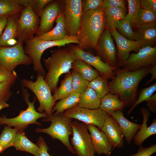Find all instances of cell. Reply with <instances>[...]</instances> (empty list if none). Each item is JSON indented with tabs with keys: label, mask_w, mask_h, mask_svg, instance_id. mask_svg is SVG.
Instances as JSON below:
<instances>
[{
	"label": "cell",
	"mask_w": 156,
	"mask_h": 156,
	"mask_svg": "<svg viewBox=\"0 0 156 156\" xmlns=\"http://www.w3.org/2000/svg\"><path fill=\"white\" fill-rule=\"evenodd\" d=\"M152 66L132 71L116 68L114 77L109 82V93L116 95L126 107L132 106L136 100L139 83L150 73Z\"/></svg>",
	"instance_id": "6da1fadb"
},
{
	"label": "cell",
	"mask_w": 156,
	"mask_h": 156,
	"mask_svg": "<svg viewBox=\"0 0 156 156\" xmlns=\"http://www.w3.org/2000/svg\"><path fill=\"white\" fill-rule=\"evenodd\" d=\"M105 20L102 7L83 13L76 36L78 46L81 49L95 50L99 40L105 29Z\"/></svg>",
	"instance_id": "7a4b0ae2"
},
{
	"label": "cell",
	"mask_w": 156,
	"mask_h": 156,
	"mask_svg": "<svg viewBox=\"0 0 156 156\" xmlns=\"http://www.w3.org/2000/svg\"><path fill=\"white\" fill-rule=\"evenodd\" d=\"M43 60L47 70L44 79L54 93L57 88L59 78L70 71L74 60L68 47L54 50L49 57Z\"/></svg>",
	"instance_id": "3957f363"
},
{
	"label": "cell",
	"mask_w": 156,
	"mask_h": 156,
	"mask_svg": "<svg viewBox=\"0 0 156 156\" xmlns=\"http://www.w3.org/2000/svg\"><path fill=\"white\" fill-rule=\"evenodd\" d=\"M25 41V53L31 59L34 70L44 77L46 73L42 64L41 59L45 50L55 46L65 47L66 44L71 43L79 44L76 36H70L63 40L54 41L42 40L37 37L33 36Z\"/></svg>",
	"instance_id": "277c9868"
},
{
	"label": "cell",
	"mask_w": 156,
	"mask_h": 156,
	"mask_svg": "<svg viewBox=\"0 0 156 156\" xmlns=\"http://www.w3.org/2000/svg\"><path fill=\"white\" fill-rule=\"evenodd\" d=\"M73 119L66 117L60 114L52 115L44 118L42 121H50L51 124L47 128H36L38 133H43L49 135L53 139H57L60 141L71 153L76 154V152L69 140L70 135H72V122Z\"/></svg>",
	"instance_id": "5b68a950"
},
{
	"label": "cell",
	"mask_w": 156,
	"mask_h": 156,
	"mask_svg": "<svg viewBox=\"0 0 156 156\" xmlns=\"http://www.w3.org/2000/svg\"><path fill=\"white\" fill-rule=\"evenodd\" d=\"M22 88V96L28 105L27 108L24 110H21L19 115L15 117L8 118L5 116H0V125H6L10 127H14L18 131H23L30 124H35L40 126L41 124L37 121V120L45 118L47 116L44 112L41 113L36 111L34 106L36 98L34 97L33 101L30 102L29 99L30 94L27 92V89L23 86Z\"/></svg>",
	"instance_id": "8992f818"
},
{
	"label": "cell",
	"mask_w": 156,
	"mask_h": 156,
	"mask_svg": "<svg viewBox=\"0 0 156 156\" xmlns=\"http://www.w3.org/2000/svg\"><path fill=\"white\" fill-rule=\"evenodd\" d=\"M44 76L38 73L36 80L33 81L24 79L22 80V86L31 90L38 99L39 106L37 111L43 113L44 111L47 116L52 115V109L55 104L51 89L44 79Z\"/></svg>",
	"instance_id": "52a82bcc"
},
{
	"label": "cell",
	"mask_w": 156,
	"mask_h": 156,
	"mask_svg": "<svg viewBox=\"0 0 156 156\" xmlns=\"http://www.w3.org/2000/svg\"><path fill=\"white\" fill-rule=\"evenodd\" d=\"M24 8L17 18L18 42L23 44L26 40L36 34L40 20L29 5L28 0H21Z\"/></svg>",
	"instance_id": "ba28073f"
},
{
	"label": "cell",
	"mask_w": 156,
	"mask_h": 156,
	"mask_svg": "<svg viewBox=\"0 0 156 156\" xmlns=\"http://www.w3.org/2000/svg\"><path fill=\"white\" fill-rule=\"evenodd\" d=\"M71 145L77 156H92L95 153L87 125L74 120L72 122Z\"/></svg>",
	"instance_id": "9c48e42d"
},
{
	"label": "cell",
	"mask_w": 156,
	"mask_h": 156,
	"mask_svg": "<svg viewBox=\"0 0 156 156\" xmlns=\"http://www.w3.org/2000/svg\"><path fill=\"white\" fill-rule=\"evenodd\" d=\"M23 44L18 42L12 47H0V66L12 72L19 65L32 64V59L25 53Z\"/></svg>",
	"instance_id": "30bf717a"
},
{
	"label": "cell",
	"mask_w": 156,
	"mask_h": 156,
	"mask_svg": "<svg viewBox=\"0 0 156 156\" xmlns=\"http://www.w3.org/2000/svg\"><path fill=\"white\" fill-rule=\"evenodd\" d=\"M73 60H81L95 68L100 75L112 79L115 76L114 70L118 67H112L103 61L99 56L95 55L81 49L77 45L68 47Z\"/></svg>",
	"instance_id": "8fae6325"
},
{
	"label": "cell",
	"mask_w": 156,
	"mask_h": 156,
	"mask_svg": "<svg viewBox=\"0 0 156 156\" xmlns=\"http://www.w3.org/2000/svg\"><path fill=\"white\" fill-rule=\"evenodd\" d=\"M63 12L66 29L69 36H76L83 12L81 0H64Z\"/></svg>",
	"instance_id": "7c38bea8"
},
{
	"label": "cell",
	"mask_w": 156,
	"mask_h": 156,
	"mask_svg": "<svg viewBox=\"0 0 156 156\" xmlns=\"http://www.w3.org/2000/svg\"><path fill=\"white\" fill-rule=\"evenodd\" d=\"M62 114L65 117L77 120L86 125L97 126L100 130L108 115L99 108L90 109L77 106L65 110Z\"/></svg>",
	"instance_id": "4fadbf2b"
},
{
	"label": "cell",
	"mask_w": 156,
	"mask_h": 156,
	"mask_svg": "<svg viewBox=\"0 0 156 156\" xmlns=\"http://www.w3.org/2000/svg\"><path fill=\"white\" fill-rule=\"evenodd\" d=\"M155 64L156 46H147L141 48L137 53L131 54L126 61L118 66L122 67L123 69L132 71Z\"/></svg>",
	"instance_id": "5bb4252c"
},
{
	"label": "cell",
	"mask_w": 156,
	"mask_h": 156,
	"mask_svg": "<svg viewBox=\"0 0 156 156\" xmlns=\"http://www.w3.org/2000/svg\"><path fill=\"white\" fill-rule=\"evenodd\" d=\"M97 55L109 66L118 67L116 50L109 29L105 28L99 40L95 49Z\"/></svg>",
	"instance_id": "9a60e30c"
},
{
	"label": "cell",
	"mask_w": 156,
	"mask_h": 156,
	"mask_svg": "<svg viewBox=\"0 0 156 156\" xmlns=\"http://www.w3.org/2000/svg\"><path fill=\"white\" fill-rule=\"evenodd\" d=\"M62 0H53L43 9L40 16L39 28L36 37L47 32L52 29L55 21L62 12Z\"/></svg>",
	"instance_id": "2e32d148"
},
{
	"label": "cell",
	"mask_w": 156,
	"mask_h": 156,
	"mask_svg": "<svg viewBox=\"0 0 156 156\" xmlns=\"http://www.w3.org/2000/svg\"><path fill=\"white\" fill-rule=\"evenodd\" d=\"M110 30L116 44L118 65L127 59L130 56V52L139 50L141 48V46L138 41L131 40L124 38L119 34L116 29H113Z\"/></svg>",
	"instance_id": "e0dca14e"
},
{
	"label": "cell",
	"mask_w": 156,
	"mask_h": 156,
	"mask_svg": "<svg viewBox=\"0 0 156 156\" xmlns=\"http://www.w3.org/2000/svg\"><path fill=\"white\" fill-rule=\"evenodd\" d=\"M101 130L106 135L112 148L124 147V135L118 122L112 116L108 114Z\"/></svg>",
	"instance_id": "ac0fdd59"
},
{
	"label": "cell",
	"mask_w": 156,
	"mask_h": 156,
	"mask_svg": "<svg viewBox=\"0 0 156 156\" xmlns=\"http://www.w3.org/2000/svg\"><path fill=\"white\" fill-rule=\"evenodd\" d=\"M87 126L95 153L98 155H109L112 147L106 135L94 125L87 124Z\"/></svg>",
	"instance_id": "d6986e66"
},
{
	"label": "cell",
	"mask_w": 156,
	"mask_h": 156,
	"mask_svg": "<svg viewBox=\"0 0 156 156\" xmlns=\"http://www.w3.org/2000/svg\"><path fill=\"white\" fill-rule=\"evenodd\" d=\"M140 111L143 117L142 123L133 139L135 145L139 146H142L143 142L148 138L156 134V119L154 118L151 125L148 127L147 122L150 115V111L144 107L141 109Z\"/></svg>",
	"instance_id": "ffe728a7"
},
{
	"label": "cell",
	"mask_w": 156,
	"mask_h": 156,
	"mask_svg": "<svg viewBox=\"0 0 156 156\" xmlns=\"http://www.w3.org/2000/svg\"><path fill=\"white\" fill-rule=\"evenodd\" d=\"M122 111L118 110L110 115L118 122L127 142L130 144L137 132L140 129L141 125L132 122L124 116Z\"/></svg>",
	"instance_id": "44dd1931"
},
{
	"label": "cell",
	"mask_w": 156,
	"mask_h": 156,
	"mask_svg": "<svg viewBox=\"0 0 156 156\" xmlns=\"http://www.w3.org/2000/svg\"><path fill=\"white\" fill-rule=\"evenodd\" d=\"M55 22L56 25L53 28L37 37L42 40L54 41L63 40L70 37L66 33L63 11L56 20Z\"/></svg>",
	"instance_id": "7402d4cb"
},
{
	"label": "cell",
	"mask_w": 156,
	"mask_h": 156,
	"mask_svg": "<svg viewBox=\"0 0 156 156\" xmlns=\"http://www.w3.org/2000/svg\"><path fill=\"white\" fill-rule=\"evenodd\" d=\"M14 146L17 150L26 152L35 156H39L41 152L38 145L29 140L23 131H17Z\"/></svg>",
	"instance_id": "603a6c76"
},
{
	"label": "cell",
	"mask_w": 156,
	"mask_h": 156,
	"mask_svg": "<svg viewBox=\"0 0 156 156\" xmlns=\"http://www.w3.org/2000/svg\"><path fill=\"white\" fill-rule=\"evenodd\" d=\"M125 107V103L116 95L108 93L101 99L99 108L110 115L117 110L122 111Z\"/></svg>",
	"instance_id": "cb8c5ba5"
},
{
	"label": "cell",
	"mask_w": 156,
	"mask_h": 156,
	"mask_svg": "<svg viewBox=\"0 0 156 156\" xmlns=\"http://www.w3.org/2000/svg\"><path fill=\"white\" fill-rule=\"evenodd\" d=\"M141 48L146 47H154L156 42V25L139 27L135 31Z\"/></svg>",
	"instance_id": "d4e9b609"
},
{
	"label": "cell",
	"mask_w": 156,
	"mask_h": 156,
	"mask_svg": "<svg viewBox=\"0 0 156 156\" xmlns=\"http://www.w3.org/2000/svg\"><path fill=\"white\" fill-rule=\"evenodd\" d=\"M105 20V28L116 29L117 22L125 18L126 9L120 7H108L103 9Z\"/></svg>",
	"instance_id": "484cf974"
},
{
	"label": "cell",
	"mask_w": 156,
	"mask_h": 156,
	"mask_svg": "<svg viewBox=\"0 0 156 156\" xmlns=\"http://www.w3.org/2000/svg\"><path fill=\"white\" fill-rule=\"evenodd\" d=\"M101 100L95 91L89 87L80 94L77 106L90 109H97L99 108Z\"/></svg>",
	"instance_id": "4316f807"
},
{
	"label": "cell",
	"mask_w": 156,
	"mask_h": 156,
	"mask_svg": "<svg viewBox=\"0 0 156 156\" xmlns=\"http://www.w3.org/2000/svg\"><path fill=\"white\" fill-rule=\"evenodd\" d=\"M24 8L21 0H0V16H17Z\"/></svg>",
	"instance_id": "83f0119b"
},
{
	"label": "cell",
	"mask_w": 156,
	"mask_h": 156,
	"mask_svg": "<svg viewBox=\"0 0 156 156\" xmlns=\"http://www.w3.org/2000/svg\"><path fill=\"white\" fill-rule=\"evenodd\" d=\"M18 17H9L4 31L0 37V47H7V44L8 41L11 39L17 38Z\"/></svg>",
	"instance_id": "f1b7e54d"
},
{
	"label": "cell",
	"mask_w": 156,
	"mask_h": 156,
	"mask_svg": "<svg viewBox=\"0 0 156 156\" xmlns=\"http://www.w3.org/2000/svg\"><path fill=\"white\" fill-rule=\"evenodd\" d=\"M80 94L73 92L66 97L55 103L52 109L54 115L62 114L66 110L77 106L78 104Z\"/></svg>",
	"instance_id": "f546056e"
},
{
	"label": "cell",
	"mask_w": 156,
	"mask_h": 156,
	"mask_svg": "<svg viewBox=\"0 0 156 156\" xmlns=\"http://www.w3.org/2000/svg\"><path fill=\"white\" fill-rule=\"evenodd\" d=\"M71 68L77 71L88 81L92 80L100 75L96 70L81 60H74L72 64Z\"/></svg>",
	"instance_id": "4dcf8cb0"
},
{
	"label": "cell",
	"mask_w": 156,
	"mask_h": 156,
	"mask_svg": "<svg viewBox=\"0 0 156 156\" xmlns=\"http://www.w3.org/2000/svg\"><path fill=\"white\" fill-rule=\"evenodd\" d=\"M72 92V77L70 71L66 74L64 78L60 82V86L53 93V96L56 101L66 97Z\"/></svg>",
	"instance_id": "1f68e13d"
},
{
	"label": "cell",
	"mask_w": 156,
	"mask_h": 156,
	"mask_svg": "<svg viewBox=\"0 0 156 156\" xmlns=\"http://www.w3.org/2000/svg\"><path fill=\"white\" fill-rule=\"evenodd\" d=\"M17 130L6 125L0 134V154L7 148L14 146Z\"/></svg>",
	"instance_id": "d6a6232c"
},
{
	"label": "cell",
	"mask_w": 156,
	"mask_h": 156,
	"mask_svg": "<svg viewBox=\"0 0 156 156\" xmlns=\"http://www.w3.org/2000/svg\"><path fill=\"white\" fill-rule=\"evenodd\" d=\"M89 87L95 91L98 96L101 99L109 92L108 79L105 77L99 75L89 81Z\"/></svg>",
	"instance_id": "836d02e7"
},
{
	"label": "cell",
	"mask_w": 156,
	"mask_h": 156,
	"mask_svg": "<svg viewBox=\"0 0 156 156\" xmlns=\"http://www.w3.org/2000/svg\"><path fill=\"white\" fill-rule=\"evenodd\" d=\"M129 12L125 18L129 21L133 30L139 27L138 12L140 8L139 0H127Z\"/></svg>",
	"instance_id": "e575fe53"
},
{
	"label": "cell",
	"mask_w": 156,
	"mask_h": 156,
	"mask_svg": "<svg viewBox=\"0 0 156 156\" xmlns=\"http://www.w3.org/2000/svg\"><path fill=\"white\" fill-rule=\"evenodd\" d=\"M70 73L72 77L73 92L81 94L89 87V81L74 69H72Z\"/></svg>",
	"instance_id": "d590c367"
},
{
	"label": "cell",
	"mask_w": 156,
	"mask_h": 156,
	"mask_svg": "<svg viewBox=\"0 0 156 156\" xmlns=\"http://www.w3.org/2000/svg\"><path fill=\"white\" fill-rule=\"evenodd\" d=\"M139 27L156 25V13L140 8L138 12Z\"/></svg>",
	"instance_id": "8d00e7d4"
},
{
	"label": "cell",
	"mask_w": 156,
	"mask_h": 156,
	"mask_svg": "<svg viewBox=\"0 0 156 156\" xmlns=\"http://www.w3.org/2000/svg\"><path fill=\"white\" fill-rule=\"evenodd\" d=\"M116 30L124 38L132 41H137V36L128 20L125 18L119 21L117 23Z\"/></svg>",
	"instance_id": "74e56055"
},
{
	"label": "cell",
	"mask_w": 156,
	"mask_h": 156,
	"mask_svg": "<svg viewBox=\"0 0 156 156\" xmlns=\"http://www.w3.org/2000/svg\"><path fill=\"white\" fill-rule=\"evenodd\" d=\"M156 90V83H155L150 86L142 88L139 92V97L130 109L127 112L128 114H130L135 107L138 105L145 101L151 96Z\"/></svg>",
	"instance_id": "f35d334b"
},
{
	"label": "cell",
	"mask_w": 156,
	"mask_h": 156,
	"mask_svg": "<svg viewBox=\"0 0 156 156\" xmlns=\"http://www.w3.org/2000/svg\"><path fill=\"white\" fill-rule=\"evenodd\" d=\"M15 83L7 82L0 83V101L6 102L10 98L12 94L10 88Z\"/></svg>",
	"instance_id": "ab89813d"
},
{
	"label": "cell",
	"mask_w": 156,
	"mask_h": 156,
	"mask_svg": "<svg viewBox=\"0 0 156 156\" xmlns=\"http://www.w3.org/2000/svg\"><path fill=\"white\" fill-rule=\"evenodd\" d=\"M53 0H28L29 3L36 14L39 17L46 6Z\"/></svg>",
	"instance_id": "60d3db41"
},
{
	"label": "cell",
	"mask_w": 156,
	"mask_h": 156,
	"mask_svg": "<svg viewBox=\"0 0 156 156\" xmlns=\"http://www.w3.org/2000/svg\"><path fill=\"white\" fill-rule=\"evenodd\" d=\"M103 0H81V7L83 13L94 10L102 7Z\"/></svg>",
	"instance_id": "b9f144b4"
},
{
	"label": "cell",
	"mask_w": 156,
	"mask_h": 156,
	"mask_svg": "<svg viewBox=\"0 0 156 156\" xmlns=\"http://www.w3.org/2000/svg\"><path fill=\"white\" fill-rule=\"evenodd\" d=\"M17 77L15 71L12 72L0 66V83L7 82H15Z\"/></svg>",
	"instance_id": "7bdbcfd3"
},
{
	"label": "cell",
	"mask_w": 156,
	"mask_h": 156,
	"mask_svg": "<svg viewBox=\"0 0 156 156\" xmlns=\"http://www.w3.org/2000/svg\"><path fill=\"white\" fill-rule=\"evenodd\" d=\"M156 152V144H154L147 147L141 146L136 153L129 156H151Z\"/></svg>",
	"instance_id": "ee69618b"
},
{
	"label": "cell",
	"mask_w": 156,
	"mask_h": 156,
	"mask_svg": "<svg viewBox=\"0 0 156 156\" xmlns=\"http://www.w3.org/2000/svg\"><path fill=\"white\" fill-rule=\"evenodd\" d=\"M102 7L103 9L108 7H120L126 9L125 2L123 0H103Z\"/></svg>",
	"instance_id": "f6af8a7d"
},
{
	"label": "cell",
	"mask_w": 156,
	"mask_h": 156,
	"mask_svg": "<svg viewBox=\"0 0 156 156\" xmlns=\"http://www.w3.org/2000/svg\"><path fill=\"white\" fill-rule=\"evenodd\" d=\"M36 144L41 150L39 156H51L48 152L49 150L48 146L42 137L40 136L39 137Z\"/></svg>",
	"instance_id": "bcb514c9"
},
{
	"label": "cell",
	"mask_w": 156,
	"mask_h": 156,
	"mask_svg": "<svg viewBox=\"0 0 156 156\" xmlns=\"http://www.w3.org/2000/svg\"><path fill=\"white\" fill-rule=\"evenodd\" d=\"M140 7L150 10L156 13V1L155 0H140Z\"/></svg>",
	"instance_id": "7dc6e473"
},
{
	"label": "cell",
	"mask_w": 156,
	"mask_h": 156,
	"mask_svg": "<svg viewBox=\"0 0 156 156\" xmlns=\"http://www.w3.org/2000/svg\"><path fill=\"white\" fill-rule=\"evenodd\" d=\"M146 106L149 111L153 113L156 112V93L153 94L146 99Z\"/></svg>",
	"instance_id": "c3c4849f"
},
{
	"label": "cell",
	"mask_w": 156,
	"mask_h": 156,
	"mask_svg": "<svg viewBox=\"0 0 156 156\" xmlns=\"http://www.w3.org/2000/svg\"><path fill=\"white\" fill-rule=\"evenodd\" d=\"M9 17L7 16H0V37L5 27Z\"/></svg>",
	"instance_id": "681fc988"
},
{
	"label": "cell",
	"mask_w": 156,
	"mask_h": 156,
	"mask_svg": "<svg viewBox=\"0 0 156 156\" xmlns=\"http://www.w3.org/2000/svg\"><path fill=\"white\" fill-rule=\"evenodd\" d=\"M150 73L151 74V78L145 84V86H147L156 78V64L151 66Z\"/></svg>",
	"instance_id": "f907efd6"
},
{
	"label": "cell",
	"mask_w": 156,
	"mask_h": 156,
	"mask_svg": "<svg viewBox=\"0 0 156 156\" xmlns=\"http://www.w3.org/2000/svg\"><path fill=\"white\" fill-rule=\"evenodd\" d=\"M9 105L4 101H0V110L6 107H8Z\"/></svg>",
	"instance_id": "816d5d0a"
},
{
	"label": "cell",
	"mask_w": 156,
	"mask_h": 156,
	"mask_svg": "<svg viewBox=\"0 0 156 156\" xmlns=\"http://www.w3.org/2000/svg\"><path fill=\"white\" fill-rule=\"evenodd\" d=\"M92 156H95L94 155H93Z\"/></svg>",
	"instance_id": "f5cc1de1"
}]
</instances>
